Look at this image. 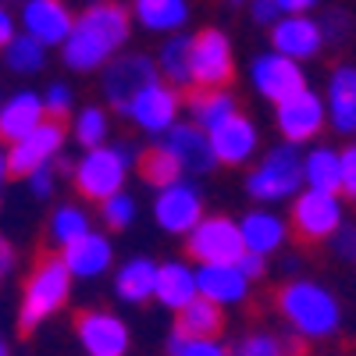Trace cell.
Returning a JSON list of instances; mask_svg holds the SVG:
<instances>
[{
  "label": "cell",
  "mask_w": 356,
  "mask_h": 356,
  "mask_svg": "<svg viewBox=\"0 0 356 356\" xmlns=\"http://www.w3.org/2000/svg\"><path fill=\"white\" fill-rule=\"evenodd\" d=\"M207 136H211V150H214L218 164L243 168V164H253L257 154H260V129L243 111L235 118H228L225 125H218L214 132H207Z\"/></svg>",
  "instance_id": "20"
},
{
  "label": "cell",
  "mask_w": 356,
  "mask_h": 356,
  "mask_svg": "<svg viewBox=\"0 0 356 356\" xmlns=\"http://www.w3.org/2000/svg\"><path fill=\"white\" fill-rule=\"evenodd\" d=\"M68 139H75L86 150H97V146L111 143V111L104 104H86L72 114V125H68Z\"/></svg>",
  "instance_id": "32"
},
{
  "label": "cell",
  "mask_w": 356,
  "mask_h": 356,
  "mask_svg": "<svg viewBox=\"0 0 356 356\" xmlns=\"http://www.w3.org/2000/svg\"><path fill=\"white\" fill-rule=\"evenodd\" d=\"M186 253L196 260V267L207 264H239L243 250V235L239 221L228 214H207L189 235H186Z\"/></svg>",
  "instance_id": "8"
},
{
  "label": "cell",
  "mask_w": 356,
  "mask_h": 356,
  "mask_svg": "<svg viewBox=\"0 0 356 356\" xmlns=\"http://www.w3.org/2000/svg\"><path fill=\"white\" fill-rule=\"evenodd\" d=\"M278 314L292 324V332L307 342H328L342 332L339 296L317 278H292L275 296Z\"/></svg>",
  "instance_id": "2"
},
{
  "label": "cell",
  "mask_w": 356,
  "mask_h": 356,
  "mask_svg": "<svg viewBox=\"0 0 356 356\" xmlns=\"http://www.w3.org/2000/svg\"><path fill=\"white\" fill-rule=\"evenodd\" d=\"M0 57H4V68H8L11 75H18V79H33V75H40V72L47 68L50 50H43L36 40H29L25 33H18V36L11 40V47L0 54Z\"/></svg>",
  "instance_id": "34"
},
{
  "label": "cell",
  "mask_w": 356,
  "mask_h": 356,
  "mask_svg": "<svg viewBox=\"0 0 356 356\" xmlns=\"http://www.w3.org/2000/svg\"><path fill=\"white\" fill-rule=\"evenodd\" d=\"M342 200L356 203V139L342 146Z\"/></svg>",
  "instance_id": "40"
},
{
  "label": "cell",
  "mask_w": 356,
  "mask_h": 356,
  "mask_svg": "<svg viewBox=\"0 0 356 356\" xmlns=\"http://www.w3.org/2000/svg\"><path fill=\"white\" fill-rule=\"evenodd\" d=\"M328 125V111H324V97L314 93L307 86L303 93H296L292 100L275 107V129L282 136V143L289 146H314V139Z\"/></svg>",
  "instance_id": "12"
},
{
  "label": "cell",
  "mask_w": 356,
  "mask_h": 356,
  "mask_svg": "<svg viewBox=\"0 0 356 356\" xmlns=\"http://www.w3.org/2000/svg\"><path fill=\"white\" fill-rule=\"evenodd\" d=\"M182 111H186V97L178 93V89H171L168 82H154L150 89H143L136 97V104L129 107V122L143 136H150L157 143L164 132H171L182 122Z\"/></svg>",
  "instance_id": "13"
},
{
  "label": "cell",
  "mask_w": 356,
  "mask_h": 356,
  "mask_svg": "<svg viewBox=\"0 0 356 356\" xmlns=\"http://www.w3.org/2000/svg\"><path fill=\"white\" fill-rule=\"evenodd\" d=\"M136 214H139V203H136L132 193H118V196H111V200L100 203V221H104L111 232H125V228H132Z\"/></svg>",
  "instance_id": "37"
},
{
  "label": "cell",
  "mask_w": 356,
  "mask_h": 356,
  "mask_svg": "<svg viewBox=\"0 0 356 356\" xmlns=\"http://www.w3.org/2000/svg\"><path fill=\"white\" fill-rule=\"evenodd\" d=\"M235 267H239V271L246 275V282H250V285H253V282H260V278H267V260H264V257L243 253V257H239V264H235Z\"/></svg>",
  "instance_id": "46"
},
{
  "label": "cell",
  "mask_w": 356,
  "mask_h": 356,
  "mask_svg": "<svg viewBox=\"0 0 356 356\" xmlns=\"http://www.w3.org/2000/svg\"><path fill=\"white\" fill-rule=\"evenodd\" d=\"M154 146H161V150L182 168L186 178H200V175H211L218 168L214 161V150H211V136H207L203 129H196L193 122H178L171 132H164Z\"/></svg>",
  "instance_id": "16"
},
{
  "label": "cell",
  "mask_w": 356,
  "mask_h": 356,
  "mask_svg": "<svg viewBox=\"0 0 356 356\" xmlns=\"http://www.w3.org/2000/svg\"><path fill=\"white\" fill-rule=\"evenodd\" d=\"M186 342H189L186 335L171 332V335H168V342H164V353H168V356H178V353H182V346H186Z\"/></svg>",
  "instance_id": "48"
},
{
  "label": "cell",
  "mask_w": 356,
  "mask_h": 356,
  "mask_svg": "<svg viewBox=\"0 0 356 356\" xmlns=\"http://www.w3.org/2000/svg\"><path fill=\"white\" fill-rule=\"evenodd\" d=\"M157 289V260L150 257H129L125 264H118L114 271V296L129 307H139L146 300H154Z\"/></svg>",
  "instance_id": "28"
},
{
  "label": "cell",
  "mask_w": 356,
  "mask_h": 356,
  "mask_svg": "<svg viewBox=\"0 0 356 356\" xmlns=\"http://www.w3.org/2000/svg\"><path fill=\"white\" fill-rule=\"evenodd\" d=\"M346 200L332 193L303 189L289 203V228L303 243H332V235L346 225Z\"/></svg>",
  "instance_id": "7"
},
{
  "label": "cell",
  "mask_w": 356,
  "mask_h": 356,
  "mask_svg": "<svg viewBox=\"0 0 356 356\" xmlns=\"http://www.w3.org/2000/svg\"><path fill=\"white\" fill-rule=\"evenodd\" d=\"M143 178H146V182H150L154 189H168V186H175V182H182V168H178L164 150H161V146H154V150L150 154H143Z\"/></svg>",
  "instance_id": "35"
},
{
  "label": "cell",
  "mask_w": 356,
  "mask_h": 356,
  "mask_svg": "<svg viewBox=\"0 0 356 356\" xmlns=\"http://www.w3.org/2000/svg\"><path fill=\"white\" fill-rule=\"evenodd\" d=\"M132 164H139L132 143H107V146H97V150H86L72 171L75 193L86 196L89 203H104L118 193H125Z\"/></svg>",
  "instance_id": "5"
},
{
  "label": "cell",
  "mask_w": 356,
  "mask_h": 356,
  "mask_svg": "<svg viewBox=\"0 0 356 356\" xmlns=\"http://www.w3.org/2000/svg\"><path fill=\"white\" fill-rule=\"evenodd\" d=\"M43 122H47L43 93H36V89H15V93L4 97V107H0V143L11 146L25 136H33Z\"/></svg>",
  "instance_id": "23"
},
{
  "label": "cell",
  "mask_w": 356,
  "mask_h": 356,
  "mask_svg": "<svg viewBox=\"0 0 356 356\" xmlns=\"http://www.w3.org/2000/svg\"><path fill=\"white\" fill-rule=\"evenodd\" d=\"M150 214H154L161 232L182 235L186 239V235L207 218V200H203V193L193 178H182V182H175L168 189H157Z\"/></svg>",
  "instance_id": "10"
},
{
  "label": "cell",
  "mask_w": 356,
  "mask_h": 356,
  "mask_svg": "<svg viewBox=\"0 0 356 356\" xmlns=\"http://www.w3.org/2000/svg\"><path fill=\"white\" fill-rule=\"evenodd\" d=\"M15 260H18V253H15L11 239H8L4 232H0V285H4V282L11 278V271H15Z\"/></svg>",
  "instance_id": "47"
},
{
  "label": "cell",
  "mask_w": 356,
  "mask_h": 356,
  "mask_svg": "<svg viewBox=\"0 0 356 356\" xmlns=\"http://www.w3.org/2000/svg\"><path fill=\"white\" fill-rule=\"evenodd\" d=\"M129 11L132 25H143L146 33H157L164 40L186 33V25L193 22V8L186 0H136Z\"/></svg>",
  "instance_id": "26"
},
{
  "label": "cell",
  "mask_w": 356,
  "mask_h": 356,
  "mask_svg": "<svg viewBox=\"0 0 356 356\" xmlns=\"http://www.w3.org/2000/svg\"><path fill=\"white\" fill-rule=\"evenodd\" d=\"M154 300L178 314L186 310L193 300H200V289H196V267L189 260H164L157 264V289H154Z\"/></svg>",
  "instance_id": "25"
},
{
  "label": "cell",
  "mask_w": 356,
  "mask_h": 356,
  "mask_svg": "<svg viewBox=\"0 0 356 356\" xmlns=\"http://www.w3.org/2000/svg\"><path fill=\"white\" fill-rule=\"evenodd\" d=\"M292 346L278 339L275 332H246L239 342L228 349V356H289Z\"/></svg>",
  "instance_id": "36"
},
{
  "label": "cell",
  "mask_w": 356,
  "mask_h": 356,
  "mask_svg": "<svg viewBox=\"0 0 356 356\" xmlns=\"http://www.w3.org/2000/svg\"><path fill=\"white\" fill-rule=\"evenodd\" d=\"M132 40V11L114 0H97L75 15L72 36L61 47V65L75 75L104 72Z\"/></svg>",
  "instance_id": "1"
},
{
  "label": "cell",
  "mask_w": 356,
  "mask_h": 356,
  "mask_svg": "<svg viewBox=\"0 0 356 356\" xmlns=\"http://www.w3.org/2000/svg\"><path fill=\"white\" fill-rule=\"evenodd\" d=\"M196 289H200V300L225 310V307L246 303L253 285L235 264H207V267H196Z\"/></svg>",
  "instance_id": "21"
},
{
  "label": "cell",
  "mask_w": 356,
  "mask_h": 356,
  "mask_svg": "<svg viewBox=\"0 0 356 356\" xmlns=\"http://www.w3.org/2000/svg\"><path fill=\"white\" fill-rule=\"evenodd\" d=\"M235 75L232 36L218 25L193 33V89H228Z\"/></svg>",
  "instance_id": "9"
},
{
  "label": "cell",
  "mask_w": 356,
  "mask_h": 356,
  "mask_svg": "<svg viewBox=\"0 0 356 356\" xmlns=\"http://www.w3.org/2000/svg\"><path fill=\"white\" fill-rule=\"evenodd\" d=\"M29 182V193H33L36 200H50L54 193H57V168L50 164V168H40V171H33L25 178Z\"/></svg>",
  "instance_id": "42"
},
{
  "label": "cell",
  "mask_w": 356,
  "mask_h": 356,
  "mask_svg": "<svg viewBox=\"0 0 356 356\" xmlns=\"http://www.w3.org/2000/svg\"><path fill=\"white\" fill-rule=\"evenodd\" d=\"M239 221V235H243V250L253 253V257H264L271 260L275 253H282L292 239V228H289V218H282L271 207H253L246 211Z\"/></svg>",
  "instance_id": "18"
},
{
  "label": "cell",
  "mask_w": 356,
  "mask_h": 356,
  "mask_svg": "<svg viewBox=\"0 0 356 356\" xmlns=\"http://www.w3.org/2000/svg\"><path fill=\"white\" fill-rule=\"evenodd\" d=\"M0 107H4V93H0Z\"/></svg>",
  "instance_id": "51"
},
{
  "label": "cell",
  "mask_w": 356,
  "mask_h": 356,
  "mask_svg": "<svg viewBox=\"0 0 356 356\" xmlns=\"http://www.w3.org/2000/svg\"><path fill=\"white\" fill-rule=\"evenodd\" d=\"M246 196L257 207H271L275 203H292L303 193V150L289 143H275L257 157V164L246 171Z\"/></svg>",
  "instance_id": "4"
},
{
  "label": "cell",
  "mask_w": 356,
  "mask_h": 356,
  "mask_svg": "<svg viewBox=\"0 0 356 356\" xmlns=\"http://www.w3.org/2000/svg\"><path fill=\"white\" fill-rule=\"evenodd\" d=\"M154 65H157L161 82H168L171 89H178V93H182L186 86H193V33L168 36L157 47Z\"/></svg>",
  "instance_id": "30"
},
{
  "label": "cell",
  "mask_w": 356,
  "mask_h": 356,
  "mask_svg": "<svg viewBox=\"0 0 356 356\" xmlns=\"http://www.w3.org/2000/svg\"><path fill=\"white\" fill-rule=\"evenodd\" d=\"M8 178H11V171H8V146H0V200H4Z\"/></svg>",
  "instance_id": "49"
},
{
  "label": "cell",
  "mask_w": 356,
  "mask_h": 356,
  "mask_svg": "<svg viewBox=\"0 0 356 356\" xmlns=\"http://www.w3.org/2000/svg\"><path fill=\"white\" fill-rule=\"evenodd\" d=\"M353 264H356V260H353Z\"/></svg>",
  "instance_id": "52"
},
{
  "label": "cell",
  "mask_w": 356,
  "mask_h": 356,
  "mask_svg": "<svg viewBox=\"0 0 356 356\" xmlns=\"http://www.w3.org/2000/svg\"><path fill=\"white\" fill-rule=\"evenodd\" d=\"M72 275L61 260V253H50L43 257L33 271L25 278V289H22V303H18V332L33 335L36 328L61 314L72 300Z\"/></svg>",
  "instance_id": "3"
},
{
  "label": "cell",
  "mask_w": 356,
  "mask_h": 356,
  "mask_svg": "<svg viewBox=\"0 0 356 356\" xmlns=\"http://www.w3.org/2000/svg\"><path fill=\"white\" fill-rule=\"evenodd\" d=\"M65 143H68V129L61 122H50L47 118L33 136H25V139L8 146V171L15 178H29L40 168H50L65 154Z\"/></svg>",
  "instance_id": "15"
},
{
  "label": "cell",
  "mask_w": 356,
  "mask_h": 356,
  "mask_svg": "<svg viewBox=\"0 0 356 356\" xmlns=\"http://www.w3.org/2000/svg\"><path fill=\"white\" fill-rule=\"evenodd\" d=\"M225 328V310L207 300H193L186 310L175 314V332L186 339H218Z\"/></svg>",
  "instance_id": "33"
},
{
  "label": "cell",
  "mask_w": 356,
  "mask_h": 356,
  "mask_svg": "<svg viewBox=\"0 0 356 356\" xmlns=\"http://www.w3.org/2000/svg\"><path fill=\"white\" fill-rule=\"evenodd\" d=\"M43 111H47V118L50 122H61L65 125V118H72L75 111H79V104H75V89L68 86V82H50L47 89H43Z\"/></svg>",
  "instance_id": "38"
},
{
  "label": "cell",
  "mask_w": 356,
  "mask_h": 356,
  "mask_svg": "<svg viewBox=\"0 0 356 356\" xmlns=\"http://www.w3.org/2000/svg\"><path fill=\"white\" fill-rule=\"evenodd\" d=\"M186 122H193L203 132H214L218 125H225L228 118L239 114V97L232 89H196L186 100Z\"/></svg>",
  "instance_id": "29"
},
{
  "label": "cell",
  "mask_w": 356,
  "mask_h": 356,
  "mask_svg": "<svg viewBox=\"0 0 356 356\" xmlns=\"http://www.w3.org/2000/svg\"><path fill=\"white\" fill-rule=\"evenodd\" d=\"M332 253L339 260H356V225H342L335 235H332Z\"/></svg>",
  "instance_id": "43"
},
{
  "label": "cell",
  "mask_w": 356,
  "mask_h": 356,
  "mask_svg": "<svg viewBox=\"0 0 356 356\" xmlns=\"http://www.w3.org/2000/svg\"><path fill=\"white\" fill-rule=\"evenodd\" d=\"M267 36H271V50L289 57V61H296V65L314 61V57H321V50H324L317 15H289L278 25L267 29Z\"/></svg>",
  "instance_id": "19"
},
{
  "label": "cell",
  "mask_w": 356,
  "mask_h": 356,
  "mask_svg": "<svg viewBox=\"0 0 356 356\" xmlns=\"http://www.w3.org/2000/svg\"><path fill=\"white\" fill-rule=\"evenodd\" d=\"M75 335L86 356H125L132 346L129 324L114 310H82L75 317Z\"/></svg>",
  "instance_id": "17"
},
{
  "label": "cell",
  "mask_w": 356,
  "mask_h": 356,
  "mask_svg": "<svg viewBox=\"0 0 356 356\" xmlns=\"http://www.w3.org/2000/svg\"><path fill=\"white\" fill-rule=\"evenodd\" d=\"M154 82H161L154 57H146V54H139V50L118 54L114 61L100 72V97H104V107H114V114H125V118H129V107L136 104V97L143 93V89H150Z\"/></svg>",
  "instance_id": "6"
},
{
  "label": "cell",
  "mask_w": 356,
  "mask_h": 356,
  "mask_svg": "<svg viewBox=\"0 0 356 356\" xmlns=\"http://www.w3.org/2000/svg\"><path fill=\"white\" fill-rule=\"evenodd\" d=\"M303 189L342 196V154L335 146L314 143L303 150Z\"/></svg>",
  "instance_id": "27"
},
{
  "label": "cell",
  "mask_w": 356,
  "mask_h": 356,
  "mask_svg": "<svg viewBox=\"0 0 356 356\" xmlns=\"http://www.w3.org/2000/svg\"><path fill=\"white\" fill-rule=\"evenodd\" d=\"M250 86H253V93L264 97L267 104H285L292 100L296 93H303L307 89V72L303 65H296L289 61V57L275 54V50H260L253 61H250Z\"/></svg>",
  "instance_id": "11"
},
{
  "label": "cell",
  "mask_w": 356,
  "mask_h": 356,
  "mask_svg": "<svg viewBox=\"0 0 356 356\" xmlns=\"http://www.w3.org/2000/svg\"><path fill=\"white\" fill-rule=\"evenodd\" d=\"M15 15H18V33L36 40L43 50H61L75 25V11L61 0H29Z\"/></svg>",
  "instance_id": "14"
},
{
  "label": "cell",
  "mask_w": 356,
  "mask_h": 356,
  "mask_svg": "<svg viewBox=\"0 0 356 356\" xmlns=\"http://www.w3.org/2000/svg\"><path fill=\"white\" fill-rule=\"evenodd\" d=\"M0 356H11V346H8V339L0 335Z\"/></svg>",
  "instance_id": "50"
},
{
  "label": "cell",
  "mask_w": 356,
  "mask_h": 356,
  "mask_svg": "<svg viewBox=\"0 0 356 356\" xmlns=\"http://www.w3.org/2000/svg\"><path fill=\"white\" fill-rule=\"evenodd\" d=\"M321 25V36H324V47H335V43H346L353 36V15L342 11V8H328V11H321L317 18Z\"/></svg>",
  "instance_id": "39"
},
{
  "label": "cell",
  "mask_w": 356,
  "mask_h": 356,
  "mask_svg": "<svg viewBox=\"0 0 356 356\" xmlns=\"http://www.w3.org/2000/svg\"><path fill=\"white\" fill-rule=\"evenodd\" d=\"M61 260L68 267L72 282H93V278H104L111 267H114V243L107 232H89L86 239H79L75 246L61 250Z\"/></svg>",
  "instance_id": "22"
},
{
  "label": "cell",
  "mask_w": 356,
  "mask_h": 356,
  "mask_svg": "<svg viewBox=\"0 0 356 356\" xmlns=\"http://www.w3.org/2000/svg\"><path fill=\"white\" fill-rule=\"evenodd\" d=\"M178 356H228V346L221 339H189Z\"/></svg>",
  "instance_id": "44"
},
{
  "label": "cell",
  "mask_w": 356,
  "mask_h": 356,
  "mask_svg": "<svg viewBox=\"0 0 356 356\" xmlns=\"http://www.w3.org/2000/svg\"><path fill=\"white\" fill-rule=\"evenodd\" d=\"M246 15L257 22V25H278L285 18V8H282V0H253V4L246 8Z\"/></svg>",
  "instance_id": "41"
},
{
  "label": "cell",
  "mask_w": 356,
  "mask_h": 356,
  "mask_svg": "<svg viewBox=\"0 0 356 356\" xmlns=\"http://www.w3.org/2000/svg\"><path fill=\"white\" fill-rule=\"evenodd\" d=\"M15 36H18V15H15L8 4H0V54L11 47Z\"/></svg>",
  "instance_id": "45"
},
{
  "label": "cell",
  "mask_w": 356,
  "mask_h": 356,
  "mask_svg": "<svg viewBox=\"0 0 356 356\" xmlns=\"http://www.w3.org/2000/svg\"><path fill=\"white\" fill-rule=\"evenodd\" d=\"M89 232H93V218H89V211L79 207V203H57L50 211V218H47V239L57 250L75 246Z\"/></svg>",
  "instance_id": "31"
},
{
  "label": "cell",
  "mask_w": 356,
  "mask_h": 356,
  "mask_svg": "<svg viewBox=\"0 0 356 356\" xmlns=\"http://www.w3.org/2000/svg\"><path fill=\"white\" fill-rule=\"evenodd\" d=\"M321 97L328 111V125L339 136H356V65H335Z\"/></svg>",
  "instance_id": "24"
}]
</instances>
